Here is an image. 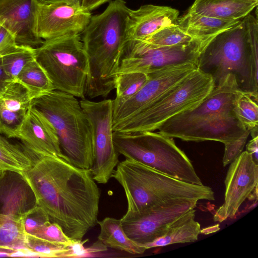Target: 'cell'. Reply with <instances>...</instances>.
I'll return each mask as SVG.
<instances>
[{"instance_id": "obj_38", "label": "cell", "mask_w": 258, "mask_h": 258, "mask_svg": "<svg viewBox=\"0 0 258 258\" xmlns=\"http://www.w3.org/2000/svg\"><path fill=\"white\" fill-rule=\"evenodd\" d=\"M18 45L15 37L0 25V57L16 48Z\"/></svg>"}, {"instance_id": "obj_14", "label": "cell", "mask_w": 258, "mask_h": 258, "mask_svg": "<svg viewBox=\"0 0 258 258\" xmlns=\"http://www.w3.org/2000/svg\"><path fill=\"white\" fill-rule=\"evenodd\" d=\"M224 182V202L215 213V222L234 217L242 204L257 188L258 164L246 151L230 163Z\"/></svg>"}, {"instance_id": "obj_15", "label": "cell", "mask_w": 258, "mask_h": 258, "mask_svg": "<svg viewBox=\"0 0 258 258\" xmlns=\"http://www.w3.org/2000/svg\"><path fill=\"white\" fill-rule=\"evenodd\" d=\"M91 17V12L82 6L37 3L35 32L43 40L67 35H80Z\"/></svg>"}, {"instance_id": "obj_37", "label": "cell", "mask_w": 258, "mask_h": 258, "mask_svg": "<svg viewBox=\"0 0 258 258\" xmlns=\"http://www.w3.org/2000/svg\"><path fill=\"white\" fill-rule=\"evenodd\" d=\"M49 221L48 215L37 205L24 215L25 229L27 233H30L36 228Z\"/></svg>"}, {"instance_id": "obj_4", "label": "cell", "mask_w": 258, "mask_h": 258, "mask_svg": "<svg viewBox=\"0 0 258 258\" xmlns=\"http://www.w3.org/2000/svg\"><path fill=\"white\" fill-rule=\"evenodd\" d=\"M111 177L123 188L127 213H141L175 199L215 200L208 186L181 181L128 158L118 163Z\"/></svg>"}, {"instance_id": "obj_27", "label": "cell", "mask_w": 258, "mask_h": 258, "mask_svg": "<svg viewBox=\"0 0 258 258\" xmlns=\"http://www.w3.org/2000/svg\"><path fill=\"white\" fill-rule=\"evenodd\" d=\"M16 80L27 89L33 99L54 90L48 75L36 58L24 67Z\"/></svg>"}, {"instance_id": "obj_13", "label": "cell", "mask_w": 258, "mask_h": 258, "mask_svg": "<svg viewBox=\"0 0 258 258\" xmlns=\"http://www.w3.org/2000/svg\"><path fill=\"white\" fill-rule=\"evenodd\" d=\"M197 69L196 64L184 63L165 67L148 74V80L142 88L121 105L113 108L112 124L139 113Z\"/></svg>"}, {"instance_id": "obj_29", "label": "cell", "mask_w": 258, "mask_h": 258, "mask_svg": "<svg viewBox=\"0 0 258 258\" xmlns=\"http://www.w3.org/2000/svg\"><path fill=\"white\" fill-rule=\"evenodd\" d=\"M148 80V75L140 72L118 74L115 83L116 97L113 108H116L136 94Z\"/></svg>"}, {"instance_id": "obj_26", "label": "cell", "mask_w": 258, "mask_h": 258, "mask_svg": "<svg viewBox=\"0 0 258 258\" xmlns=\"http://www.w3.org/2000/svg\"><path fill=\"white\" fill-rule=\"evenodd\" d=\"M26 243L27 232L25 229L24 216L0 213V247L11 249H27Z\"/></svg>"}, {"instance_id": "obj_21", "label": "cell", "mask_w": 258, "mask_h": 258, "mask_svg": "<svg viewBox=\"0 0 258 258\" xmlns=\"http://www.w3.org/2000/svg\"><path fill=\"white\" fill-rule=\"evenodd\" d=\"M36 205L34 194L22 175L4 171L0 175V213L24 216Z\"/></svg>"}, {"instance_id": "obj_6", "label": "cell", "mask_w": 258, "mask_h": 258, "mask_svg": "<svg viewBox=\"0 0 258 258\" xmlns=\"http://www.w3.org/2000/svg\"><path fill=\"white\" fill-rule=\"evenodd\" d=\"M113 140L117 152L125 158L181 181L204 185L191 161L172 138L159 132L113 131Z\"/></svg>"}, {"instance_id": "obj_9", "label": "cell", "mask_w": 258, "mask_h": 258, "mask_svg": "<svg viewBox=\"0 0 258 258\" xmlns=\"http://www.w3.org/2000/svg\"><path fill=\"white\" fill-rule=\"evenodd\" d=\"M216 36L163 47L152 46L142 41L127 40L117 75L131 72L148 74L165 67L184 63L198 66L201 54Z\"/></svg>"}, {"instance_id": "obj_10", "label": "cell", "mask_w": 258, "mask_h": 258, "mask_svg": "<svg viewBox=\"0 0 258 258\" xmlns=\"http://www.w3.org/2000/svg\"><path fill=\"white\" fill-rule=\"evenodd\" d=\"M80 103L92 128L94 161L91 174L96 182L105 184L119 163V154L113 140V100L95 102L85 98Z\"/></svg>"}, {"instance_id": "obj_17", "label": "cell", "mask_w": 258, "mask_h": 258, "mask_svg": "<svg viewBox=\"0 0 258 258\" xmlns=\"http://www.w3.org/2000/svg\"><path fill=\"white\" fill-rule=\"evenodd\" d=\"M36 0H0V25L8 30L19 45L34 48L44 40L35 32Z\"/></svg>"}, {"instance_id": "obj_40", "label": "cell", "mask_w": 258, "mask_h": 258, "mask_svg": "<svg viewBox=\"0 0 258 258\" xmlns=\"http://www.w3.org/2000/svg\"><path fill=\"white\" fill-rule=\"evenodd\" d=\"M43 5L63 4L71 6H82L83 0H36Z\"/></svg>"}, {"instance_id": "obj_3", "label": "cell", "mask_w": 258, "mask_h": 258, "mask_svg": "<svg viewBox=\"0 0 258 258\" xmlns=\"http://www.w3.org/2000/svg\"><path fill=\"white\" fill-rule=\"evenodd\" d=\"M198 69L210 75L215 86L232 74L239 89L257 102L258 21L250 14L215 36L201 54Z\"/></svg>"}, {"instance_id": "obj_1", "label": "cell", "mask_w": 258, "mask_h": 258, "mask_svg": "<svg viewBox=\"0 0 258 258\" xmlns=\"http://www.w3.org/2000/svg\"><path fill=\"white\" fill-rule=\"evenodd\" d=\"M21 174L36 205L72 239L82 240L98 224L100 192L90 169L78 167L66 157L44 156Z\"/></svg>"}, {"instance_id": "obj_22", "label": "cell", "mask_w": 258, "mask_h": 258, "mask_svg": "<svg viewBox=\"0 0 258 258\" xmlns=\"http://www.w3.org/2000/svg\"><path fill=\"white\" fill-rule=\"evenodd\" d=\"M258 0H195L188 11L224 20H242L257 6Z\"/></svg>"}, {"instance_id": "obj_31", "label": "cell", "mask_w": 258, "mask_h": 258, "mask_svg": "<svg viewBox=\"0 0 258 258\" xmlns=\"http://www.w3.org/2000/svg\"><path fill=\"white\" fill-rule=\"evenodd\" d=\"M196 39L185 33L177 24H172L163 27L142 41L152 46L163 47L188 43Z\"/></svg>"}, {"instance_id": "obj_39", "label": "cell", "mask_w": 258, "mask_h": 258, "mask_svg": "<svg viewBox=\"0 0 258 258\" xmlns=\"http://www.w3.org/2000/svg\"><path fill=\"white\" fill-rule=\"evenodd\" d=\"M246 151L251 156L254 162L258 164V136L252 137L246 145Z\"/></svg>"}, {"instance_id": "obj_35", "label": "cell", "mask_w": 258, "mask_h": 258, "mask_svg": "<svg viewBox=\"0 0 258 258\" xmlns=\"http://www.w3.org/2000/svg\"><path fill=\"white\" fill-rule=\"evenodd\" d=\"M88 239L73 240L71 244L68 245L67 249L61 252L59 257H83L91 255L92 253L106 251L107 247L98 240L91 246L85 248L84 244Z\"/></svg>"}, {"instance_id": "obj_42", "label": "cell", "mask_w": 258, "mask_h": 258, "mask_svg": "<svg viewBox=\"0 0 258 258\" xmlns=\"http://www.w3.org/2000/svg\"><path fill=\"white\" fill-rule=\"evenodd\" d=\"M11 80L6 74L3 67L1 57H0V93L5 88Z\"/></svg>"}, {"instance_id": "obj_19", "label": "cell", "mask_w": 258, "mask_h": 258, "mask_svg": "<svg viewBox=\"0 0 258 258\" xmlns=\"http://www.w3.org/2000/svg\"><path fill=\"white\" fill-rule=\"evenodd\" d=\"M32 100L27 89L16 80L7 85L0 93V133L16 138Z\"/></svg>"}, {"instance_id": "obj_2", "label": "cell", "mask_w": 258, "mask_h": 258, "mask_svg": "<svg viewBox=\"0 0 258 258\" xmlns=\"http://www.w3.org/2000/svg\"><path fill=\"white\" fill-rule=\"evenodd\" d=\"M130 10L124 0H111L82 32L88 63L84 93L90 99L106 97L115 88Z\"/></svg>"}, {"instance_id": "obj_5", "label": "cell", "mask_w": 258, "mask_h": 258, "mask_svg": "<svg viewBox=\"0 0 258 258\" xmlns=\"http://www.w3.org/2000/svg\"><path fill=\"white\" fill-rule=\"evenodd\" d=\"M32 107L52 124L68 160L78 167L90 169L94 161L92 128L76 97L54 90L34 98Z\"/></svg>"}, {"instance_id": "obj_28", "label": "cell", "mask_w": 258, "mask_h": 258, "mask_svg": "<svg viewBox=\"0 0 258 258\" xmlns=\"http://www.w3.org/2000/svg\"><path fill=\"white\" fill-rule=\"evenodd\" d=\"M0 133V170L22 174L29 169L33 161L26 149L10 142Z\"/></svg>"}, {"instance_id": "obj_8", "label": "cell", "mask_w": 258, "mask_h": 258, "mask_svg": "<svg viewBox=\"0 0 258 258\" xmlns=\"http://www.w3.org/2000/svg\"><path fill=\"white\" fill-rule=\"evenodd\" d=\"M35 58L46 72L54 90L85 98L88 63L80 35L44 40L35 48Z\"/></svg>"}, {"instance_id": "obj_20", "label": "cell", "mask_w": 258, "mask_h": 258, "mask_svg": "<svg viewBox=\"0 0 258 258\" xmlns=\"http://www.w3.org/2000/svg\"><path fill=\"white\" fill-rule=\"evenodd\" d=\"M179 11L167 6L147 4L130 10L126 40H144L164 27L177 24Z\"/></svg>"}, {"instance_id": "obj_23", "label": "cell", "mask_w": 258, "mask_h": 258, "mask_svg": "<svg viewBox=\"0 0 258 258\" xmlns=\"http://www.w3.org/2000/svg\"><path fill=\"white\" fill-rule=\"evenodd\" d=\"M195 213L194 209L189 210L174 221L162 236L142 246L148 249L197 240L201 229L200 223L195 219Z\"/></svg>"}, {"instance_id": "obj_41", "label": "cell", "mask_w": 258, "mask_h": 258, "mask_svg": "<svg viewBox=\"0 0 258 258\" xmlns=\"http://www.w3.org/2000/svg\"><path fill=\"white\" fill-rule=\"evenodd\" d=\"M111 0H83L82 6L91 12L105 3Z\"/></svg>"}, {"instance_id": "obj_43", "label": "cell", "mask_w": 258, "mask_h": 258, "mask_svg": "<svg viewBox=\"0 0 258 258\" xmlns=\"http://www.w3.org/2000/svg\"><path fill=\"white\" fill-rule=\"evenodd\" d=\"M219 225H216V226L213 227H209L207 228L201 229V233H204L205 234H208L210 233L215 232L219 229Z\"/></svg>"}, {"instance_id": "obj_32", "label": "cell", "mask_w": 258, "mask_h": 258, "mask_svg": "<svg viewBox=\"0 0 258 258\" xmlns=\"http://www.w3.org/2000/svg\"><path fill=\"white\" fill-rule=\"evenodd\" d=\"M257 102L250 96L241 92L234 105L233 111L240 123L247 130L258 127Z\"/></svg>"}, {"instance_id": "obj_36", "label": "cell", "mask_w": 258, "mask_h": 258, "mask_svg": "<svg viewBox=\"0 0 258 258\" xmlns=\"http://www.w3.org/2000/svg\"><path fill=\"white\" fill-rule=\"evenodd\" d=\"M250 131L247 130L240 138L224 145V153L222 160L224 166L230 164L243 152Z\"/></svg>"}, {"instance_id": "obj_25", "label": "cell", "mask_w": 258, "mask_h": 258, "mask_svg": "<svg viewBox=\"0 0 258 258\" xmlns=\"http://www.w3.org/2000/svg\"><path fill=\"white\" fill-rule=\"evenodd\" d=\"M98 224L100 227L98 240L106 247L131 254H142L147 250L127 236L120 219L106 217L98 221Z\"/></svg>"}, {"instance_id": "obj_30", "label": "cell", "mask_w": 258, "mask_h": 258, "mask_svg": "<svg viewBox=\"0 0 258 258\" xmlns=\"http://www.w3.org/2000/svg\"><path fill=\"white\" fill-rule=\"evenodd\" d=\"M35 58V48L19 44L1 56L4 71L12 80H16L24 67Z\"/></svg>"}, {"instance_id": "obj_33", "label": "cell", "mask_w": 258, "mask_h": 258, "mask_svg": "<svg viewBox=\"0 0 258 258\" xmlns=\"http://www.w3.org/2000/svg\"><path fill=\"white\" fill-rule=\"evenodd\" d=\"M68 245L45 240L27 233V249L37 254L39 257H59Z\"/></svg>"}, {"instance_id": "obj_18", "label": "cell", "mask_w": 258, "mask_h": 258, "mask_svg": "<svg viewBox=\"0 0 258 258\" xmlns=\"http://www.w3.org/2000/svg\"><path fill=\"white\" fill-rule=\"evenodd\" d=\"M246 130L232 112L202 120L175 132L168 137L185 141H217L225 145L240 138Z\"/></svg>"}, {"instance_id": "obj_24", "label": "cell", "mask_w": 258, "mask_h": 258, "mask_svg": "<svg viewBox=\"0 0 258 258\" xmlns=\"http://www.w3.org/2000/svg\"><path fill=\"white\" fill-rule=\"evenodd\" d=\"M241 20H224L187 11L178 17L177 24L186 34L195 39L216 36L239 23Z\"/></svg>"}, {"instance_id": "obj_11", "label": "cell", "mask_w": 258, "mask_h": 258, "mask_svg": "<svg viewBox=\"0 0 258 258\" xmlns=\"http://www.w3.org/2000/svg\"><path fill=\"white\" fill-rule=\"evenodd\" d=\"M198 201L175 199L139 213H127L120 219L127 236L142 246L162 236L177 219L191 209Z\"/></svg>"}, {"instance_id": "obj_12", "label": "cell", "mask_w": 258, "mask_h": 258, "mask_svg": "<svg viewBox=\"0 0 258 258\" xmlns=\"http://www.w3.org/2000/svg\"><path fill=\"white\" fill-rule=\"evenodd\" d=\"M242 91L235 76L226 75L198 106L180 113L164 122L158 132L169 136L184 127L213 116L234 112L236 100Z\"/></svg>"}, {"instance_id": "obj_16", "label": "cell", "mask_w": 258, "mask_h": 258, "mask_svg": "<svg viewBox=\"0 0 258 258\" xmlns=\"http://www.w3.org/2000/svg\"><path fill=\"white\" fill-rule=\"evenodd\" d=\"M16 138L22 142L25 149L36 158L44 156L66 157L53 126L42 113L32 106Z\"/></svg>"}, {"instance_id": "obj_34", "label": "cell", "mask_w": 258, "mask_h": 258, "mask_svg": "<svg viewBox=\"0 0 258 258\" xmlns=\"http://www.w3.org/2000/svg\"><path fill=\"white\" fill-rule=\"evenodd\" d=\"M29 234L45 240L67 245L73 240L64 233L58 224L50 221L37 227Z\"/></svg>"}, {"instance_id": "obj_7", "label": "cell", "mask_w": 258, "mask_h": 258, "mask_svg": "<svg viewBox=\"0 0 258 258\" xmlns=\"http://www.w3.org/2000/svg\"><path fill=\"white\" fill-rule=\"evenodd\" d=\"M215 87L209 74L197 69L152 104L136 114L113 123L114 132H154L165 121L201 104Z\"/></svg>"}]
</instances>
